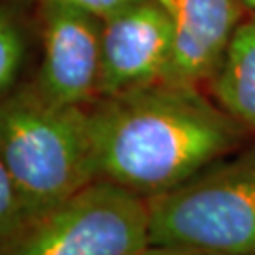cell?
Returning <instances> with one entry per match:
<instances>
[{
    "mask_svg": "<svg viewBox=\"0 0 255 255\" xmlns=\"http://www.w3.org/2000/svg\"><path fill=\"white\" fill-rule=\"evenodd\" d=\"M0 157L30 221L99 180L87 106L53 104L28 82L0 97Z\"/></svg>",
    "mask_w": 255,
    "mask_h": 255,
    "instance_id": "7a4b0ae2",
    "label": "cell"
},
{
    "mask_svg": "<svg viewBox=\"0 0 255 255\" xmlns=\"http://www.w3.org/2000/svg\"><path fill=\"white\" fill-rule=\"evenodd\" d=\"M208 85L212 99L255 132V17L240 21Z\"/></svg>",
    "mask_w": 255,
    "mask_h": 255,
    "instance_id": "ba28073f",
    "label": "cell"
},
{
    "mask_svg": "<svg viewBox=\"0 0 255 255\" xmlns=\"http://www.w3.org/2000/svg\"><path fill=\"white\" fill-rule=\"evenodd\" d=\"M146 202L151 246L255 255V146Z\"/></svg>",
    "mask_w": 255,
    "mask_h": 255,
    "instance_id": "3957f363",
    "label": "cell"
},
{
    "mask_svg": "<svg viewBox=\"0 0 255 255\" xmlns=\"http://www.w3.org/2000/svg\"><path fill=\"white\" fill-rule=\"evenodd\" d=\"M240 4V0H174L176 40L163 82L201 89L212 82L242 21Z\"/></svg>",
    "mask_w": 255,
    "mask_h": 255,
    "instance_id": "52a82bcc",
    "label": "cell"
},
{
    "mask_svg": "<svg viewBox=\"0 0 255 255\" xmlns=\"http://www.w3.org/2000/svg\"><path fill=\"white\" fill-rule=\"evenodd\" d=\"M246 8H250V9H255V0H240Z\"/></svg>",
    "mask_w": 255,
    "mask_h": 255,
    "instance_id": "5bb4252c",
    "label": "cell"
},
{
    "mask_svg": "<svg viewBox=\"0 0 255 255\" xmlns=\"http://www.w3.org/2000/svg\"><path fill=\"white\" fill-rule=\"evenodd\" d=\"M149 246L146 199L95 180L30 221L0 255H140Z\"/></svg>",
    "mask_w": 255,
    "mask_h": 255,
    "instance_id": "277c9868",
    "label": "cell"
},
{
    "mask_svg": "<svg viewBox=\"0 0 255 255\" xmlns=\"http://www.w3.org/2000/svg\"><path fill=\"white\" fill-rule=\"evenodd\" d=\"M34 4H63V6H72V8L89 11L93 15L101 19L110 17L119 9L127 8L138 0H28Z\"/></svg>",
    "mask_w": 255,
    "mask_h": 255,
    "instance_id": "8fae6325",
    "label": "cell"
},
{
    "mask_svg": "<svg viewBox=\"0 0 255 255\" xmlns=\"http://www.w3.org/2000/svg\"><path fill=\"white\" fill-rule=\"evenodd\" d=\"M28 223L30 219L19 197L15 182L4 159L0 157V250L13 242Z\"/></svg>",
    "mask_w": 255,
    "mask_h": 255,
    "instance_id": "30bf717a",
    "label": "cell"
},
{
    "mask_svg": "<svg viewBox=\"0 0 255 255\" xmlns=\"http://www.w3.org/2000/svg\"><path fill=\"white\" fill-rule=\"evenodd\" d=\"M87 112L97 178L146 201L237 151L250 134L201 87L168 82L99 97Z\"/></svg>",
    "mask_w": 255,
    "mask_h": 255,
    "instance_id": "6da1fadb",
    "label": "cell"
},
{
    "mask_svg": "<svg viewBox=\"0 0 255 255\" xmlns=\"http://www.w3.org/2000/svg\"><path fill=\"white\" fill-rule=\"evenodd\" d=\"M140 255H206L201 252H193V250H185V248H172V246H149L142 252Z\"/></svg>",
    "mask_w": 255,
    "mask_h": 255,
    "instance_id": "7c38bea8",
    "label": "cell"
},
{
    "mask_svg": "<svg viewBox=\"0 0 255 255\" xmlns=\"http://www.w3.org/2000/svg\"><path fill=\"white\" fill-rule=\"evenodd\" d=\"M42 59L28 83L46 101L89 106L99 99L102 19L63 4H36Z\"/></svg>",
    "mask_w": 255,
    "mask_h": 255,
    "instance_id": "5b68a950",
    "label": "cell"
},
{
    "mask_svg": "<svg viewBox=\"0 0 255 255\" xmlns=\"http://www.w3.org/2000/svg\"><path fill=\"white\" fill-rule=\"evenodd\" d=\"M157 2H161L164 8L168 9V11L174 15V9H176V6H174V0H157Z\"/></svg>",
    "mask_w": 255,
    "mask_h": 255,
    "instance_id": "4fadbf2b",
    "label": "cell"
},
{
    "mask_svg": "<svg viewBox=\"0 0 255 255\" xmlns=\"http://www.w3.org/2000/svg\"><path fill=\"white\" fill-rule=\"evenodd\" d=\"M176 21L157 0H138L102 19L99 97L163 82L172 61Z\"/></svg>",
    "mask_w": 255,
    "mask_h": 255,
    "instance_id": "8992f818",
    "label": "cell"
},
{
    "mask_svg": "<svg viewBox=\"0 0 255 255\" xmlns=\"http://www.w3.org/2000/svg\"><path fill=\"white\" fill-rule=\"evenodd\" d=\"M30 51V28L23 13L0 0V97L17 87Z\"/></svg>",
    "mask_w": 255,
    "mask_h": 255,
    "instance_id": "9c48e42d",
    "label": "cell"
}]
</instances>
